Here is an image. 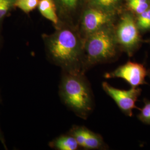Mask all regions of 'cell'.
<instances>
[{
	"label": "cell",
	"mask_w": 150,
	"mask_h": 150,
	"mask_svg": "<svg viewBox=\"0 0 150 150\" xmlns=\"http://www.w3.org/2000/svg\"><path fill=\"white\" fill-rule=\"evenodd\" d=\"M102 86L104 91L112 98L121 111L126 116L131 117L134 109L139 110L136 106V102L141 93V88L131 87L128 90H120L113 87L106 82L102 83Z\"/></svg>",
	"instance_id": "6"
},
{
	"label": "cell",
	"mask_w": 150,
	"mask_h": 150,
	"mask_svg": "<svg viewBox=\"0 0 150 150\" xmlns=\"http://www.w3.org/2000/svg\"><path fill=\"white\" fill-rule=\"evenodd\" d=\"M139 15L136 24L139 30L145 31L150 30V8Z\"/></svg>",
	"instance_id": "15"
},
{
	"label": "cell",
	"mask_w": 150,
	"mask_h": 150,
	"mask_svg": "<svg viewBox=\"0 0 150 150\" xmlns=\"http://www.w3.org/2000/svg\"><path fill=\"white\" fill-rule=\"evenodd\" d=\"M112 16L109 12L100 8H91L86 11L83 17L82 28L86 38L101 28L109 25Z\"/></svg>",
	"instance_id": "7"
},
{
	"label": "cell",
	"mask_w": 150,
	"mask_h": 150,
	"mask_svg": "<svg viewBox=\"0 0 150 150\" xmlns=\"http://www.w3.org/2000/svg\"><path fill=\"white\" fill-rule=\"evenodd\" d=\"M117 46L115 30L110 25L88 35L84 42L83 72L96 64L108 63L116 59Z\"/></svg>",
	"instance_id": "3"
},
{
	"label": "cell",
	"mask_w": 150,
	"mask_h": 150,
	"mask_svg": "<svg viewBox=\"0 0 150 150\" xmlns=\"http://www.w3.org/2000/svg\"><path fill=\"white\" fill-rule=\"evenodd\" d=\"M49 146L57 150H77L80 148L74 137L69 133L55 138L49 143Z\"/></svg>",
	"instance_id": "10"
},
{
	"label": "cell",
	"mask_w": 150,
	"mask_h": 150,
	"mask_svg": "<svg viewBox=\"0 0 150 150\" xmlns=\"http://www.w3.org/2000/svg\"><path fill=\"white\" fill-rule=\"evenodd\" d=\"M52 34L42 36L48 60L62 71H83L84 42L67 23H61ZM84 73V72H83Z\"/></svg>",
	"instance_id": "1"
},
{
	"label": "cell",
	"mask_w": 150,
	"mask_h": 150,
	"mask_svg": "<svg viewBox=\"0 0 150 150\" xmlns=\"http://www.w3.org/2000/svg\"><path fill=\"white\" fill-rule=\"evenodd\" d=\"M4 1H5V0H0V5H1Z\"/></svg>",
	"instance_id": "20"
},
{
	"label": "cell",
	"mask_w": 150,
	"mask_h": 150,
	"mask_svg": "<svg viewBox=\"0 0 150 150\" xmlns=\"http://www.w3.org/2000/svg\"><path fill=\"white\" fill-rule=\"evenodd\" d=\"M16 0H5L0 5V30H2L3 23L11 12L16 8Z\"/></svg>",
	"instance_id": "12"
},
{
	"label": "cell",
	"mask_w": 150,
	"mask_h": 150,
	"mask_svg": "<svg viewBox=\"0 0 150 150\" xmlns=\"http://www.w3.org/2000/svg\"><path fill=\"white\" fill-rule=\"evenodd\" d=\"M40 0H16L15 7L23 13L29 14L38 8Z\"/></svg>",
	"instance_id": "13"
},
{
	"label": "cell",
	"mask_w": 150,
	"mask_h": 150,
	"mask_svg": "<svg viewBox=\"0 0 150 150\" xmlns=\"http://www.w3.org/2000/svg\"><path fill=\"white\" fill-rule=\"evenodd\" d=\"M130 10L137 14H141L149 8L147 0H126Z\"/></svg>",
	"instance_id": "14"
},
{
	"label": "cell",
	"mask_w": 150,
	"mask_h": 150,
	"mask_svg": "<svg viewBox=\"0 0 150 150\" xmlns=\"http://www.w3.org/2000/svg\"><path fill=\"white\" fill-rule=\"evenodd\" d=\"M82 148L85 150H105L107 149V146L100 134L85 127L84 142Z\"/></svg>",
	"instance_id": "9"
},
{
	"label": "cell",
	"mask_w": 150,
	"mask_h": 150,
	"mask_svg": "<svg viewBox=\"0 0 150 150\" xmlns=\"http://www.w3.org/2000/svg\"><path fill=\"white\" fill-rule=\"evenodd\" d=\"M92 2L98 8L110 12L118 6L119 0H91Z\"/></svg>",
	"instance_id": "16"
},
{
	"label": "cell",
	"mask_w": 150,
	"mask_h": 150,
	"mask_svg": "<svg viewBox=\"0 0 150 150\" xmlns=\"http://www.w3.org/2000/svg\"><path fill=\"white\" fill-rule=\"evenodd\" d=\"M59 92L62 103L78 117L86 120L93 111V94L85 73L62 71Z\"/></svg>",
	"instance_id": "2"
},
{
	"label": "cell",
	"mask_w": 150,
	"mask_h": 150,
	"mask_svg": "<svg viewBox=\"0 0 150 150\" xmlns=\"http://www.w3.org/2000/svg\"><path fill=\"white\" fill-rule=\"evenodd\" d=\"M0 102H1V97H0ZM0 142L3 145L4 147H5V149H7V146H6V145L5 139L4 136L3 134V133H2V131H1V128H0Z\"/></svg>",
	"instance_id": "18"
},
{
	"label": "cell",
	"mask_w": 150,
	"mask_h": 150,
	"mask_svg": "<svg viewBox=\"0 0 150 150\" xmlns=\"http://www.w3.org/2000/svg\"><path fill=\"white\" fill-rule=\"evenodd\" d=\"M144 102V106L142 108H139L140 112L137 117L142 123L150 125V101L145 98Z\"/></svg>",
	"instance_id": "17"
},
{
	"label": "cell",
	"mask_w": 150,
	"mask_h": 150,
	"mask_svg": "<svg viewBox=\"0 0 150 150\" xmlns=\"http://www.w3.org/2000/svg\"><path fill=\"white\" fill-rule=\"evenodd\" d=\"M150 76V71L144 64L129 61L117 69L105 75V78H121L126 81L131 87L136 88L142 85L148 84L146 77Z\"/></svg>",
	"instance_id": "5"
},
{
	"label": "cell",
	"mask_w": 150,
	"mask_h": 150,
	"mask_svg": "<svg viewBox=\"0 0 150 150\" xmlns=\"http://www.w3.org/2000/svg\"><path fill=\"white\" fill-rule=\"evenodd\" d=\"M115 33L118 46L123 48L129 56H132L141 41L139 29L133 17L130 15H125Z\"/></svg>",
	"instance_id": "4"
},
{
	"label": "cell",
	"mask_w": 150,
	"mask_h": 150,
	"mask_svg": "<svg viewBox=\"0 0 150 150\" xmlns=\"http://www.w3.org/2000/svg\"><path fill=\"white\" fill-rule=\"evenodd\" d=\"M38 9L41 15L51 22L54 27L60 25L57 8L54 0H40Z\"/></svg>",
	"instance_id": "8"
},
{
	"label": "cell",
	"mask_w": 150,
	"mask_h": 150,
	"mask_svg": "<svg viewBox=\"0 0 150 150\" xmlns=\"http://www.w3.org/2000/svg\"><path fill=\"white\" fill-rule=\"evenodd\" d=\"M2 42H3V38H2V34H1V30H0V50L1 48L2 45Z\"/></svg>",
	"instance_id": "19"
},
{
	"label": "cell",
	"mask_w": 150,
	"mask_h": 150,
	"mask_svg": "<svg viewBox=\"0 0 150 150\" xmlns=\"http://www.w3.org/2000/svg\"><path fill=\"white\" fill-rule=\"evenodd\" d=\"M57 8V12L61 23H64L72 13L75 11L79 0H54Z\"/></svg>",
	"instance_id": "11"
}]
</instances>
